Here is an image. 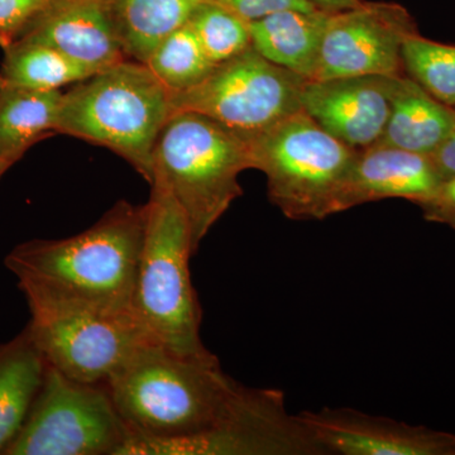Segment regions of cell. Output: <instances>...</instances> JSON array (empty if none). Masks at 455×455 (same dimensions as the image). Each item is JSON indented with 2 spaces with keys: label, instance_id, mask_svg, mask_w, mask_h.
Instances as JSON below:
<instances>
[{
  "label": "cell",
  "instance_id": "cell-1",
  "mask_svg": "<svg viewBox=\"0 0 455 455\" xmlns=\"http://www.w3.org/2000/svg\"><path fill=\"white\" fill-rule=\"evenodd\" d=\"M146 220V204L119 202L80 235L18 245L5 266L18 281L104 309L133 313Z\"/></svg>",
  "mask_w": 455,
  "mask_h": 455
},
{
  "label": "cell",
  "instance_id": "cell-2",
  "mask_svg": "<svg viewBox=\"0 0 455 455\" xmlns=\"http://www.w3.org/2000/svg\"><path fill=\"white\" fill-rule=\"evenodd\" d=\"M107 387L131 436L171 440L211 429L245 386L224 373L215 355L182 357L147 343Z\"/></svg>",
  "mask_w": 455,
  "mask_h": 455
},
{
  "label": "cell",
  "instance_id": "cell-3",
  "mask_svg": "<svg viewBox=\"0 0 455 455\" xmlns=\"http://www.w3.org/2000/svg\"><path fill=\"white\" fill-rule=\"evenodd\" d=\"M146 206L133 315L154 346L182 357H214L200 335L202 309L190 275L196 250L187 215L158 181L152 182Z\"/></svg>",
  "mask_w": 455,
  "mask_h": 455
},
{
  "label": "cell",
  "instance_id": "cell-4",
  "mask_svg": "<svg viewBox=\"0 0 455 455\" xmlns=\"http://www.w3.org/2000/svg\"><path fill=\"white\" fill-rule=\"evenodd\" d=\"M171 116L170 90L148 66L127 59L62 95L56 133L106 147L151 185L156 143Z\"/></svg>",
  "mask_w": 455,
  "mask_h": 455
},
{
  "label": "cell",
  "instance_id": "cell-5",
  "mask_svg": "<svg viewBox=\"0 0 455 455\" xmlns=\"http://www.w3.org/2000/svg\"><path fill=\"white\" fill-rule=\"evenodd\" d=\"M250 169L247 142L208 116L173 113L164 124L155 147L152 182H161L187 215L196 252L243 196L238 176Z\"/></svg>",
  "mask_w": 455,
  "mask_h": 455
},
{
  "label": "cell",
  "instance_id": "cell-6",
  "mask_svg": "<svg viewBox=\"0 0 455 455\" xmlns=\"http://www.w3.org/2000/svg\"><path fill=\"white\" fill-rule=\"evenodd\" d=\"M31 322L27 331L44 361L68 379L108 381L149 343L131 311L104 309L18 281Z\"/></svg>",
  "mask_w": 455,
  "mask_h": 455
},
{
  "label": "cell",
  "instance_id": "cell-7",
  "mask_svg": "<svg viewBox=\"0 0 455 455\" xmlns=\"http://www.w3.org/2000/svg\"><path fill=\"white\" fill-rule=\"evenodd\" d=\"M243 140L252 169L265 173L269 200L284 217L307 220L334 215L335 199L358 151L302 110Z\"/></svg>",
  "mask_w": 455,
  "mask_h": 455
},
{
  "label": "cell",
  "instance_id": "cell-8",
  "mask_svg": "<svg viewBox=\"0 0 455 455\" xmlns=\"http://www.w3.org/2000/svg\"><path fill=\"white\" fill-rule=\"evenodd\" d=\"M130 435L107 385L75 381L47 364L4 455H121Z\"/></svg>",
  "mask_w": 455,
  "mask_h": 455
},
{
  "label": "cell",
  "instance_id": "cell-9",
  "mask_svg": "<svg viewBox=\"0 0 455 455\" xmlns=\"http://www.w3.org/2000/svg\"><path fill=\"white\" fill-rule=\"evenodd\" d=\"M307 82L251 46L215 65L194 88L171 92V108L172 114H203L248 139L300 112Z\"/></svg>",
  "mask_w": 455,
  "mask_h": 455
},
{
  "label": "cell",
  "instance_id": "cell-10",
  "mask_svg": "<svg viewBox=\"0 0 455 455\" xmlns=\"http://www.w3.org/2000/svg\"><path fill=\"white\" fill-rule=\"evenodd\" d=\"M324 454L300 416L290 414L283 391L244 387L232 409L211 429L171 440L131 436L121 455Z\"/></svg>",
  "mask_w": 455,
  "mask_h": 455
},
{
  "label": "cell",
  "instance_id": "cell-11",
  "mask_svg": "<svg viewBox=\"0 0 455 455\" xmlns=\"http://www.w3.org/2000/svg\"><path fill=\"white\" fill-rule=\"evenodd\" d=\"M418 33L414 17L397 3L363 0L357 7L333 12L310 82L405 74L403 44Z\"/></svg>",
  "mask_w": 455,
  "mask_h": 455
},
{
  "label": "cell",
  "instance_id": "cell-12",
  "mask_svg": "<svg viewBox=\"0 0 455 455\" xmlns=\"http://www.w3.org/2000/svg\"><path fill=\"white\" fill-rule=\"evenodd\" d=\"M302 423L324 454L455 455V434L353 409L302 411Z\"/></svg>",
  "mask_w": 455,
  "mask_h": 455
},
{
  "label": "cell",
  "instance_id": "cell-13",
  "mask_svg": "<svg viewBox=\"0 0 455 455\" xmlns=\"http://www.w3.org/2000/svg\"><path fill=\"white\" fill-rule=\"evenodd\" d=\"M395 76L307 82L301 94L302 112L339 142L362 151L381 140L390 116Z\"/></svg>",
  "mask_w": 455,
  "mask_h": 455
},
{
  "label": "cell",
  "instance_id": "cell-14",
  "mask_svg": "<svg viewBox=\"0 0 455 455\" xmlns=\"http://www.w3.org/2000/svg\"><path fill=\"white\" fill-rule=\"evenodd\" d=\"M20 38L52 47L92 74L127 60L107 0H50Z\"/></svg>",
  "mask_w": 455,
  "mask_h": 455
},
{
  "label": "cell",
  "instance_id": "cell-15",
  "mask_svg": "<svg viewBox=\"0 0 455 455\" xmlns=\"http://www.w3.org/2000/svg\"><path fill=\"white\" fill-rule=\"evenodd\" d=\"M427 155L374 145L357 152L334 203V214L385 199L416 203L442 184Z\"/></svg>",
  "mask_w": 455,
  "mask_h": 455
},
{
  "label": "cell",
  "instance_id": "cell-16",
  "mask_svg": "<svg viewBox=\"0 0 455 455\" xmlns=\"http://www.w3.org/2000/svg\"><path fill=\"white\" fill-rule=\"evenodd\" d=\"M454 131V108L434 98L406 74L394 77L390 116L377 145L429 156Z\"/></svg>",
  "mask_w": 455,
  "mask_h": 455
},
{
  "label": "cell",
  "instance_id": "cell-17",
  "mask_svg": "<svg viewBox=\"0 0 455 455\" xmlns=\"http://www.w3.org/2000/svg\"><path fill=\"white\" fill-rule=\"evenodd\" d=\"M325 9H286L250 23L253 49L286 70L310 82L329 18Z\"/></svg>",
  "mask_w": 455,
  "mask_h": 455
},
{
  "label": "cell",
  "instance_id": "cell-18",
  "mask_svg": "<svg viewBox=\"0 0 455 455\" xmlns=\"http://www.w3.org/2000/svg\"><path fill=\"white\" fill-rule=\"evenodd\" d=\"M46 367L27 329L0 344V454L4 455L25 423Z\"/></svg>",
  "mask_w": 455,
  "mask_h": 455
},
{
  "label": "cell",
  "instance_id": "cell-19",
  "mask_svg": "<svg viewBox=\"0 0 455 455\" xmlns=\"http://www.w3.org/2000/svg\"><path fill=\"white\" fill-rule=\"evenodd\" d=\"M202 0H107L108 13L125 57L146 64L156 47L187 25Z\"/></svg>",
  "mask_w": 455,
  "mask_h": 455
},
{
  "label": "cell",
  "instance_id": "cell-20",
  "mask_svg": "<svg viewBox=\"0 0 455 455\" xmlns=\"http://www.w3.org/2000/svg\"><path fill=\"white\" fill-rule=\"evenodd\" d=\"M64 92L0 88V166L12 167L36 143L56 134Z\"/></svg>",
  "mask_w": 455,
  "mask_h": 455
},
{
  "label": "cell",
  "instance_id": "cell-21",
  "mask_svg": "<svg viewBox=\"0 0 455 455\" xmlns=\"http://www.w3.org/2000/svg\"><path fill=\"white\" fill-rule=\"evenodd\" d=\"M0 88L53 92L92 76L89 70L40 42L16 40L3 46Z\"/></svg>",
  "mask_w": 455,
  "mask_h": 455
},
{
  "label": "cell",
  "instance_id": "cell-22",
  "mask_svg": "<svg viewBox=\"0 0 455 455\" xmlns=\"http://www.w3.org/2000/svg\"><path fill=\"white\" fill-rule=\"evenodd\" d=\"M146 65L170 92L194 88L215 68L188 23L167 36Z\"/></svg>",
  "mask_w": 455,
  "mask_h": 455
},
{
  "label": "cell",
  "instance_id": "cell-23",
  "mask_svg": "<svg viewBox=\"0 0 455 455\" xmlns=\"http://www.w3.org/2000/svg\"><path fill=\"white\" fill-rule=\"evenodd\" d=\"M403 64L407 76L445 106L455 108V46L418 33L403 44Z\"/></svg>",
  "mask_w": 455,
  "mask_h": 455
},
{
  "label": "cell",
  "instance_id": "cell-24",
  "mask_svg": "<svg viewBox=\"0 0 455 455\" xmlns=\"http://www.w3.org/2000/svg\"><path fill=\"white\" fill-rule=\"evenodd\" d=\"M188 25L212 64L227 61L252 46L250 23L220 4L202 0Z\"/></svg>",
  "mask_w": 455,
  "mask_h": 455
},
{
  "label": "cell",
  "instance_id": "cell-25",
  "mask_svg": "<svg viewBox=\"0 0 455 455\" xmlns=\"http://www.w3.org/2000/svg\"><path fill=\"white\" fill-rule=\"evenodd\" d=\"M49 3L50 0H0V46L20 38Z\"/></svg>",
  "mask_w": 455,
  "mask_h": 455
},
{
  "label": "cell",
  "instance_id": "cell-26",
  "mask_svg": "<svg viewBox=\"0 0 455 455\" xmlns=\"http://www.w3.org/2000/svg\"><path fill=\"white\" fill-rule=\"evenodd\" d=\"M209 2L233 12L248 23L286 9H299V11L319 9L310 0H209Z\"/></svg>",
  "mask_w": 455,
  "mask_h": 455
},
{
  "label": "cell",
  "instance_id": "cell-27",
  "mask_svg": "<svg viewBox=\"0 0 455 455\" xmlns=\"http://www.w3.org/2000/svg\"><path fill=\"white\" fill-rule=\"evenodd\" d=\"M415 204L423 212L425 220L455 230V179L443 181L429 196Z\"/></svg>",
  "mask_w": 455,
  "mask_h": 455
},
{
  "label": "cell",
  "instance_id": "cell-28",
  "mask_svg": "<svg viewBox=\"0 0 455 455\" xmlns=\"http://www.w3.org/2000/svg\"><path fill=\"white\" fill-rule=\"evenodd\" d=\"M429 157L442 181L455 179V131Z\"/></svg>",
  "mask_w": 455,
  "mask_h": 455
},
{
  "label": "cell",
  "instance_id": "cell-29",
  "mask_svg": "<svg viewBox=\"0 0 455 455\" xmlns=\"http://www.w3.org/2000/svg\"><path fill=\"white\" fill-rule=\"evenodd\" d=\"M310 2L325 11L339 12L357 7L363 0H310Z\"/></svg>",
  "mask_w": 455,
  "mask_h": 455
},
{
  "label": "cell",
  "instance_id": "cell-30",
  "mask_svg": "<svg viewBox=\"0 0 455 455\" xmlns=\"http://www.w3.org/2000/svg\"><path fill=\"white\" fill-rule=\"evenodd\" d=\"M8 170V167L0 166V178H2V176L4 175V173L7 172Z\"/></svg>",
  "mask_w": 455,
  "mask_h": 455
},
{
  "label": "cell",
  "instance_id": "cell-31",
  "mask_svg": "<svg viewBox=\"0 0 455 455\" xmlns=\"http://www.w3.org/2000/svg\"><path fill=\"white\" fill-rule=\"evenodd\" d=\"M454 110H455V108H454Z\"/></svg>",
  "mask_w": 455,
  "mask_h": 455
}]
</instances>
